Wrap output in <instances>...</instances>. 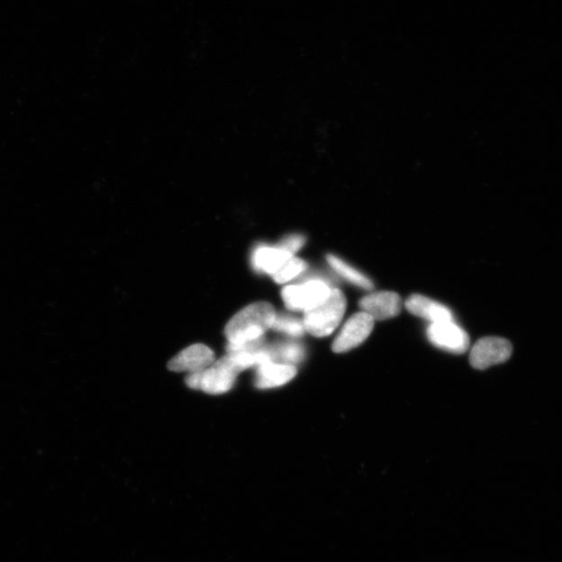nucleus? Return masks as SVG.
<instances>
[{
	"label": "nucleus",
	"instance_id": "1",
	"mask_svg": "<svg viewBox=\"0 0 562 562\" xmlns=\"http://www.w3.org/2000/svg\"><path fill=\"white\" fill-rule=\"evenodd\" d=\"M276 313L267 303H256L240 311L226 325L225 334L229 340L227 348L240 347L258 342L271 330Z\"/></svg>",
	"mask_w": 562,
	"mask_h": 562
},
{
	"label": "nucleus",
	"instance_id": "2",
	"mask_svg": "<svg viewBox=\"0 0 562 562\" xmlns=\"http://www.w3.org/2000/svg\"><path fill=\"white\" fill-rule=\"evenodd\" d=\"M242 372L236 361L227 354L203 372L192 373L186 378L187 386L211 394H224L232 389L238 375Z\"/></svg>",
	"mask_w": 562,
	"mask_h": 562
},
{
	"label": "nucleus",
	"instance_id": "3",
	"mask_svg": "<svg viewBox=\"0 0 562 562\" xmlns=\"http://www.w3.org/2000/svg\"><path fill=\"white\" fill-rule=\"evenodd\" d=\"M346 305L344 294L333 287L330 296L322 304L304 313L305 331L317 338L330 336L342 321Z\"/></svg>",
	"mask_w": 562,
	"mask_h": 562
},
{
	"label": "nucleus",
	"instance_id": "4",
	"mask_svg": "<svg viewBox=\"0 0 562 562\" xmlns=\"http://www.w3.org/2000/svg\"><path fill=\"white\" fill-rule=\"evenodd\" d=\"M333 287L323 277H312L304 283L287 286L281 293L286 309L309 312L322 304Z\"/></svg>",
	"mask_w": 562,
	"mask_h": 562
},
{
	"label": "nucleus",
	"instance_id": "5",
	"mask_svg": "<svg viewBox=\"0 0 562 562\" xmlns=\"http://www.w3.org/2000/svg\"><path fill=\"white\" fill-rule=\"evenodd\" d=\"M512 354L510 340L498 337L480 339L473 347L470 363L475 369L485 370L487 367L503 364Z\"/></svg>",
	"mask_w": 562,
	"mask_h": 562
},
{
	"label": "nucleus",
	"instance_id": "6",
	"mask_svg": "<svg viewBox=\"0 0 562 562\" xmlns=\"http://www.w3.org/2000/svg\"><path fill=\"white\" fill-rule=\"evenodd\" d=\"M373 328L374 319L369 314L364 312L353 314L334 340L333 352L344 353L363 344L369 338Z\"/></svg>",
	"mask_w": 562,
	"mask_h": 562
},
{
	"label": "nucleus",
	"instance_id": "7",
	"mask_svg": "<svg viewBox=\"0 0 562 562\" xmlns=\"http://www.w3.org/2000/svg\"><path fill=\"white\" fill-rule=\"evenodd\" d=\"M427 337L432 345L457 354L465 353L470 345L467 333L453 321L431 323L428 327Z\"/></svg>",
	"mask_w": 562,
	"mask_h": 562
},
{
	"label": "nucleus",
	"instance_id": "8",
	"mask_svg": "<svg viewBox=\"0 0 562 562\" xmlns=\"http://www.w3.org/2000/svg\"><path fill=\"white\" fill-rule=\"evenodd\" d=\"M215 363V354L211 348L195 344L186 348L173 358L168 364L169 370L173 372H203L212 364Z\"/></svg>",
	"mask_w": 562,
	"mask_h": 562
},
{
	"label": "nucleus",
	"instance_id": "9",
	"mask_svg": "<svg viewBox=\"0 0 562 562\" xmlns=\"http://www.w3.org/2000/svg\"><path fill=\"white\" fill-rule=\"evenodd\" d=\"M360 309L375 320H387L398 316L401 298L396 293L377 292L360 300Z\"/></svg>",
	"mask_w": 562,
	"mask_h": 562
},
{
	"label": "nucleus",
	"instance_id": "10",
	"mask_svg": "<svg viewBox=\"0 0 562 562\" xmlns=\"http://www.w3.org/2000/svg\"><path fill=\"white\" fill-rule=\"evenodd\" d=\"M293 257V254L281 249L279 245H259L252 252L251 265L257 272L273 276Z\"/></svg>",
	"mask_w": 562,
	"mask_h": 562
},
{
	"label": "nucleus",
	"instance_id": "11",
	"mask_svg": "<svg viewBox=\"0 0 562 562\" xmlns=\"http://www.w3.org/2000/svg\"><path fill=\"white\" fill-rule=\"evenodd\" d=\"M405 306L414 316L431 321V323L454 320L452 312L447 306L422 295H412L406 301Z\"/></svg>",
	"mask_w": 562,
	"mask_h": 562
},
{
	"label": "nucleus",
	"instance_id": "12",
	"mask_svg": "<svg viewBox=\"0 0 562 562\" xmlns=\"http://www.w3.org/2000/svg\"><path fill=\"white\" fill-rule=\"evenodd\" d=\"M295 366L269 363L258 367L256 386L258 389H272L284 385L296 376Z\"/></svg>",
	"mask_w": 562,
	"mask_h": 562
},
{
	"label": "nucleus",
	"instance_id": "13",
	"mask_svg": "<svg viewBox=\"0 0 562 562\" xmlns=\"http://www.w3.org/2000/svg\"><path fill=\"white\" fill-rule=\"evenodd\" d=\"M327 262L332 267L334 272L338 273L340 277L345 278L354 286L361 287V289L371 290L373 283L370 278L364 276L356 267L347 264L344 259L340 258L333 254L327 256Z\"/></svg>",
	"mask_w": 562,
	"mask_h": 562
},
{
	"label": "nucleus",
	"instance_id": "14",
	"mask_svg": "<svg viewBox=\"0 0 562 562\" xmlns=\"http://www.w3.org/2000/svg\"><path fill=\"white\" fill-rule=\"evenodd\" d=\"M274 358L285 365L294 366L301 363L305 356L304 348L298 343L285 342L272 346Z\"/></svg>",
	"mask_w": 562,
	"mask_h": 562
},
{
	"label": "nucleus",
	"instance_id": "15",
	"mask_svg": "<svg viewBox=\"0 0 562 562\" xmlns=\"http://www.w3.org/2000/svg\"><path fill=\"white\" fill-rule=\"evenodd\" d=\"M272 330L283 332L292 338L303 337L306 331L304 320L291 316V314H276Z\"/></svg>",
	"mask_w": 562,
	"mask_h": 562
},
{
	"label": "nucleus",
	"instance_id": "16",
	"mask_svg": "<svg viewBox=\"0 0 562 562\" xmlns=\"http://www.w3.org/2000/svg\"><path fill=\"white\" fill-rule=\"evenodd\" d=\"M307 270V264L304 260L293 257L290 260L280 267V269L274 274L273 279L277 284H286L293 279L303 276Z\"/></svg>",
	"mask_w": 562,
	"mask_h": 562
},
{
	"label": "nucleus",
	"instance_id": "17",
	"mask_svg": "<svg viewBox=\"0 0 562 562\" xmlns=\"http://www.w3.org/2000/svg\"><path fill=\"white\" fill-rule=\"evenodd\" d=\"M305 244V238L301 236V234H291L289 237H286L281 242L278 244L281 249H284L287 252L291 254L297 253Z\"/></svg>",
	"mask_w": 562,
	"mask_h": 562
}]
</instances>
